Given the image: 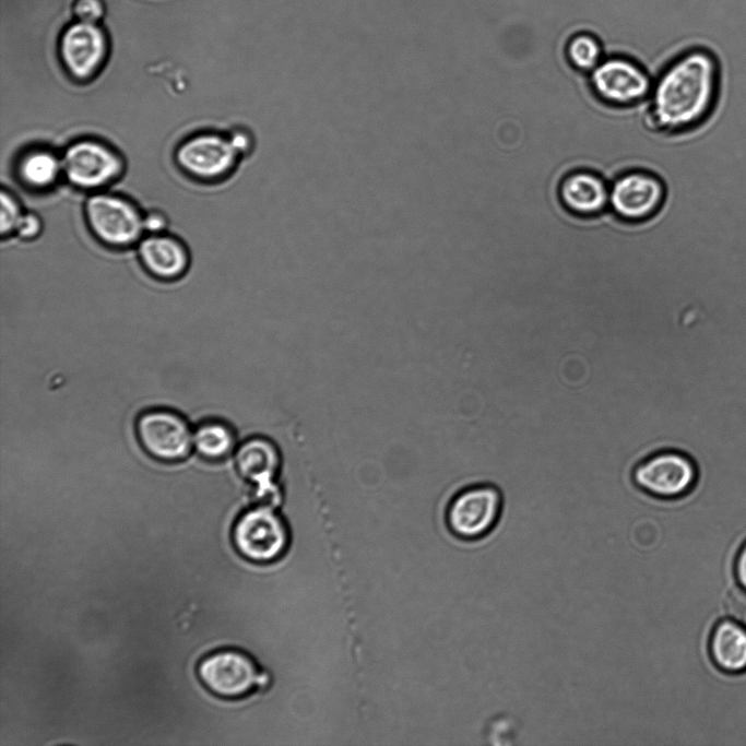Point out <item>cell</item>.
I'll list each match as a JSON object with an SVG mask.
<instances>
[{
    "instance_id": "1",
    "label": "cell",
    "mask_w": 746,
    "mask_h": 746,
    "mask_svg": "<svg viewBox=\"0 0 746 746\" xmlns=\"http://www.w3.org/2000/svg\"><path fill=\"white\" fill-rule=\"evenodd\" d=\"M720 79V61L710 48L697 45L678 52L653 80L648 126L665 133L698 127L717 105Z\"/></svg>"
},
{
    "instance_id": "2",
    "label": "cell",
    "mask_w": 746,
    "mask_h": 746,
    "mask_svg": "<svg viewBox=\"0 0 746 746\" xmlns=\"http://www.w3.org/2000/svg\"><path fill=\"white\" fill-rule=\"evenodd\" d=\"M254 146V134L246 127H235L228 132H201L178 145L175 159L187 175L218 181L233 175Z\"/></svg>"
},
{
    "instance_id": "3",
    "label": "cell",
    "mask_w": 746,
    "mask_h": 746,
    "mask_svg": "<svg viewBox=\"0 0 746 746\" xmlns=\"http://www.w3.org/2000/svg\"><path fill=\"white\" fill-rule=\"evenodd\" d=\"M197 673L202 685L225 700H241L260 694L264 702L271 680L257 660L244 649L224 648L205 655Z\"/></svg>"
},
{
    "instance_id": "4",
    "label": "cell",
    "mask_w": 746,
    "mask_h": 746,
    "mask_svg": "<svg viewBox=\"0 0 746 746\" xmlns=\"http://www.w3.org/2000/svg\"><path fill=\"white\" fill-rule=\"evenodd\" d=\"M230 540L236 553L256 565L274 564L287 554L292 537L288 523L276 508L256 504L235 519Z\"/></svg>"
},
{
    "instance_id": "5",
    "label": "cell",
    "mask_w": 746,
    "mask_h": 746,
    "mask_svg": "<svg viewBox=\"0 0 746 746\" xmlns=\"http://www.w3.org/2000/svg\"><path fill=\"white\" fill-rule=\"evenodd\" d=\"M504 496L492 483L470 485L450 499L445 521L450 534L460 542L472 543L488 536L499 523Z\"/></svg>"
},
{
    "instance_id": "6",
    "label": "cell",
    "mask_w": 746,
    "mask_h": 746,
    "mask_svg": "<svg viewBox=\"0 0 746 746\" xmlns=\"http://www.w3.org/2000/svg\"><path fill=\"white\" fill-rule=\"evenodd\" d=\"M588 83L597 100L614 108H629L650 97L653 79L636 58L611 54L588 74Z\"/></svg>"
},
{
    "instance_id": "7",
    "label": "cell",
    "mask_w": 746,
    "mask_h": 746,
    "mask_svg": "<svg viewBox=\"0 0 746 746\" xmlns=\"http://www.w3.org/2000/svg\"><path fill=\"white\" fill-rule=\"evenodd\" d=\"M84 214L92 234L104 245L127 248L143 238L144 214L130 200L97 191L85 202Z\"/></svg>"
},
{
    "instance_id": "8",
    "label": "cell",
    "mask_w": 746,
    "mask_h": 746,
    "mask_svg": "<svg viewBox=\"0 0 746 746\" xmlns=\"http://www.w3.org/2000/svg\"><path fill=\"white\" fill-rule=\"evenodd\" d=\"M631 479L647 495L673 500L692 490L697 481V467L685 452L663 448L639 461L632 469Z\"/></svg>"
},
{
    "instance_id": "9",
    "label": "cell",
    "mask_w": 746,
    "mask_h": 746,
    "mask_svg": "<svg viewBox=\"0 0 746 746\" xmlns=\"http://www.w3.org/2000/svg\"><path fill=\"white\" fill-rule=\"evenodd\" d=\"M134 431L142 450L162 463L186 460L193 450V429L178 412L154 407L140 413Z\"/></svg>"
},
{
    "instance_id": "10",
    "label": "cell",
    "mask_w": 746,
    "mask_h": 746,
    "mask_svg": "<svg viewBox=\"0 0 746 746\" xmlns=\"http://www.w3.org/2000/svg\"><path fill=\"white\" fill-rule=\"evenodd\" d=\"M666 196L661 176L644 168H632L615 176L609 183L608 209L624 223H643L659 214Z\"/></svg>"
},
{
    "instance_id": "11",
    "label": "cell",
    "mask_w": 746,
    "mask_h": 746,
    "mask_svg": "<svg viewBox=\"0 0 746 746\" xmlns=\"http://www.w3.org/2000/svg\"><path fill=\"white\" fill-rule=\"evenodd\" d=\"M63 177L74 187L99 191L114 183L125 170L121 155L107 143L81 139L61 154Z\"/></svg>"
},
{
    "instance_id": "12",
    "label": "cell",
    "mask_w": 746,
    "mask_h": 746,
    "mask_svg": "<svg viewBox=\"0 0 746 746\" xmlns=\"http://www.w3.org/2000/svg\"><path fill=\"white\" fill-rule=\"evenodd\" d=\"M108 52L105 32L94 23L75 22L60 37L59 54L72 79L87 81L102 69Z\"/></svg>"
},
{
    "instance_id": "13",
    "label": "cell",
    "mask_w": 746,
    "mask_h": 746,
    "mask_svg": "<svg viewBox=\"0 0 746 746\" xmlns=\"http://www.w3.org/2000/svg\"><path fill=\"white\" fill-rule=\"evenodd\" d=\"M235 466L240 476L254 485L260 504L281 506V493L275 484L280 469V454L268 439L253 437L242 441L235 450Z\"/></svg>"
},
{
    "instance_id": "14",
    "label": "cell",
    "mask_w": 746,
    "mask_h": 746,
    "mask_svg": "<svg viewBox=\"0 0 746 746\" xmlns=\"http://www.w3.org/2000/svg\"><path fill=\"white\" fill-rule=\"evenodd\" d=\"M557 198L566 212L578 217H595L608 209L609 185L601 174L577 168L560 178Z\"/></svg>"
},
{
    "instance_id": "15",
    "label": "cell",
    "mask_w": 746,
    "mask_h": 746,
    "mask_svg": "<svg viewBox=\"0 0 746 746\" xmlns=\"http://www.w3.org/2000/svg\"><path fill=\"white\" fill-rule=\"evenodd\" d=\"M138 254L144 270L159 281L178 280L189 268L186 246L165 233L143 237L138 244Z\"/></svg>"
},
{
    "instance_id": "16",
    "label": "cell",
    "mask_w": 746,
    "mask_h": 746,
    "mask_svg": "<svg viewBox=\"0 0 746 746\" xmlns=\"http://www.w3.org/2000/svg\"><path fill=\"white\" fill-rule=\"evenodd\" d=\"M16 175L29 189H49L63 176L61 155L43 147L28 150L17 161Z\"/></svg>"
},
{
    "instance_id": "17",
    "label": "cell",
    "mask_w": 746,
    "mask_h": 746,
    "mask_svg": "<svg viewBox=\"0 0 746 746\" xmlns=\"http://www.w3.org/2000/svg\"><path fill=\"white\" fill-rule=\"evenodd\" d=\"M237 448L235 430L226 422L208 419L193 429V451L208 462H220Z\"/></svg>"
},
{
    "instance_id": "18",
    "label": "cell",
    "mask_w": 746,
    "mask_h": 746,
    "mask_svg": "<svg viewBox=\"0 0 746 746\" xmlns=\"http://www.w3.org/2000/svg\"><path fill=\"white\" fill-rule=\"evenodd\" d=\"M712 655L722 668L742 671L746 668V629L739 623H720L711 639Z\"/></svg>"
},
{
    "instance_id": "19",
    "label": "cell",
    "mask_w": 746,
    "mask_h": 746,
    "mask_svg": "<svg viewBox=\"0 0 746 746\" xmlns=\"http://www.w3.org/2000/svg\"><path fill=\"white\" fill-rule=\"evenodd\" d=\"M606 56L601 38L593 32L581 29L568 36L564 57L576 72L589 74Z\"/></svg>"
},
{
    "instance_id": "20",
    "label": "cell",
    "mask_w": 746,
    "mask_h": 746,
    "mask_svg": "<svg viewBox=\"0 0 746 746\" xmlns=\"http://www.w3.org/2000/svg\"><path fill=\"white\" fill-rule=\"evenodd\" d=\"M1 224L0 230L1 236L4 238L7 236H12L15 234L17 224L23 215V210L20 202L15 196L2 189L1 191Z\"/></svg>"
},
{
    "instance_id": "21",
    "label": "cell",
    "mask_w": 746,
    "mask_h": 746,
    "mask_svg": "<svg viewBox=\"0 0 746 746\" xmlns=\"http://www.w3.org/2000/svg\"><path fill=\"white\" fill-rule=\"evenodd\" d=\"M724 607L731 618L746 626V589L731 588L724 599Z\"/></svg>"
},
{
    "instance_id": "22",
    "label": "cell",
    "mask_w": 746,
    "mask_h": 746,
    "mask_svg": "<svg viewBox=\"0 0 746 746\" xmlns=\"http://www.w3.org/2000/svg\"><path fill=\"white\" fill-rule=\"evenodd\" d=\"M73 13L78 21L96 24L105 15L103 0H75Z\"/></svg>"
},
{
    "instance_id": "23",
    "label": "cell",
    "mask_w": 746,
    "mask_h": 746,
    "mask_svg": "<svg viewBox=\"0 0 746 746\" xmlns=\"http://www.w3.org/2000/svg\"><path fill=\"white\" fill-rule=\"evenodd\" d=\"M42 229L43 222L40 217L33 212H24L14 235L24 240H32L40 234Z\"/></svg>"
},
{
    "instance_id": "24",
    "label": "cell",
    "mask_w": 746,
    "mask_h": 746,
    "mask_svg": "<svg viewBox=\"0 0 746 746\" xmlns=\"http://www.w3.org/2000/svg\"><path fill=\"white\" fill-rule=\"evenodd\" d=\"M167 227V220L166 217L157 212V211H151L146 214H144V229L145 233L149 232V234H159V233H165V228Z\"/></svg>"
},
{
    "instance_id": "25",
    "label": "cell",
    "mask_w": 746,
    "mask_h": 746,
    "mask_svg": "<svg viewBox=\"0 0 746 746\" xmlns=\"http://www.w3.org/2000/svg\"><path fill=\"white\" fill-rule=\"evenodd\" d=\"M736 568H737L738 579H739L742 585L746 589V544L743 546V548L739 552Z\"/></svg>"
}]
</instances>
